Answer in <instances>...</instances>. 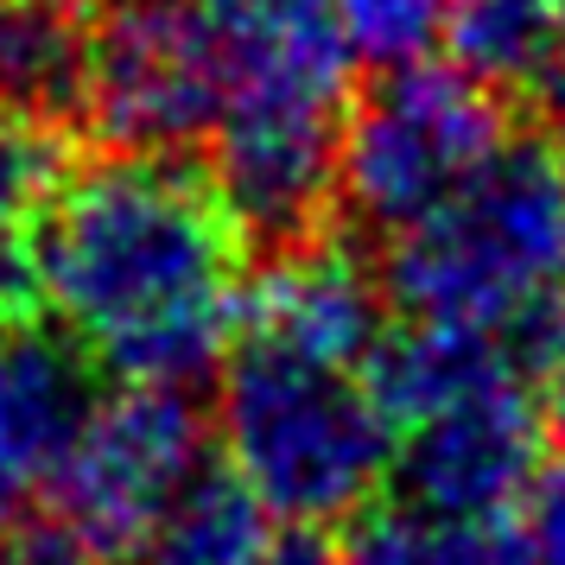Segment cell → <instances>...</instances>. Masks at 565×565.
I'll return each instance as SVG.
<instances>
[{
  "instance_id": "obj_1",
  "label": "cell",
  "mask_w": 565,
  "mask_h": 565,
  "mask_svg": "<svg viewBox=\"0 0 565 565\" xmlns=\"http://www.w3.org/2000/svg\"><path fill=\"white\" fill-rule=\"evenodd\" d=\"M32 286L115 382L198 387L248 306V230L184 153H115L64 172L32 216Z\"/></svg>"
},
{
  "instance_id": "obj_2",
  "label": "cell",
  "mask_w": 565,
  "mask_h": 565,
  "mask_svg": "<svg viewBox=\"0 0 565 565\" xmlns=\"http://www.w3.org/2000/svg\"><path fill=\"white\" fill-rule=\"evenodd\" d=\"M216 438L274 521L324 534L375 509L394 483L401 433L369 387V362L235 331L216 369Z\"/></svg>"
},
{
  "instance_id": "obj_3",
  "label": "cell",
  "mask_w": 565,
  "mask_h": 565,
  "mask_svg": "<svg viewBox=\"0 0 565 565\" xmlns=\"http://www.w3.org/2000/svg\"><path fill=\"white\" fill-rule=\"evenodd\" d=\"M382 292L401 318L509 337L565 306V172L540 147H502L438 210L387 235Z\"/></svg>"
},
{
  "instance_id": "obj_4",
  "label": "cell",
  "mask_w": 565,
  "mask_h": 565,
  "mask_svg": "<svg viewBox=\"0 0 565 565\" xmlns=\"http://www.w3.org/2000/svg\"><path fill=\"white\" fill-rule=\"evenodd\" d=\"M509 147V103L458 64H401L350 96L337 204L369 235H401Z\"/></svg>"
},
{
  "instance_id": "obj_5",
  "label": "cell",
  "mask_w": 565,
  "mask_h": 565,
  "mask_svg": "<svg viewBox=\"0 0 565 565\" xmlns=\"http://www.w3.org/2000/svg\"><path fill=\"white\" fill-rule=\"evenodd\" d=\"M204 451L210 433L191 387H166V382L96 387V401L83 407L77 433H71L52 483H45L52 521L71 527L96 559L128 565L140 534L153 527V514L204 463Z\"/></svg>"
},
{
  "instance_id": "obj_6",
  "label": "cell",
  "mask_w": 565,
  "mask_h": 565,
  "mask_svg": "<svg viewBox=\"0 0 565 565\" xmlns=\"http://www.w3.org/2000/svg\"><path fill=\"white\" fill-rule=\"evenodd\" d=\"M223 115V64L198 0L89 7L83 121L115 153H191Z\"/></svg>"
},
{
  "instance_id": "obj_7",
  "label": "cell",
  "mask_w": 565,
  "mask_h": 565,
  "mask_svg": "<svg viewBox=\"0 0 565 565\" xmlns=\"http://www.w3.org/2000/svg\"><path fill=\"white\" fill-rule=\"evenodd\" d=\"M534 382H483L419 413L394 438V489L407 509L509 521L521 495L546 470V407H534Z\"/></svg>"
},
{
  "instance_id": "obj_8",
  "label": "cell",
  "mask_w": 565,
  "mask_h": 565,
  "mask_svg": "<svg viewBox=\"0 0 565 565\" xmlns=\"http://www.w3.org/2000/svg\"><path fill=\"white\" fill-rule=\"evenodd\" d=\"M216 64L223 108H280V115H350L356 57L337 32L331 0H198Z\"/></svg>"
},
{
  "instance_id": "obj_9",
  "label": "cell",
  "mask_w": 565,
  "mask_h": 565,
  "mask_svg": "<svg viewBox=\"0 0 565 565\" xmlns=\"http://www.w3.org/2000/svg\"><path fill=\"white\" fill-rule=\"evenodd\" d=\"M242 331L311 350V356L337 362H369V350L387 331V292L382 280L350 255L343 242H292L274 255V267L248 280V306H242Z\"/></svg>"
},
{
  "instance_id": "obj_10",
  "label": "cell",
  "mask_w": 565,
  "mask_h": 565,
  "mask_svg": "<svg viewBox=\"0 0 565 565\" xmlns=\"http://www.w3.org/2000/svg\"><path fill=\"white\" fill-rule=\"evenodd\" d=\"M89 401L96 362L71 337L0 324V509L52 483Z\"/></svg>"
},
{
  "instance_id": "obj_11",
  "label": "cell",
  "mask_w": 565,
  "mask_h": 565,
  "mask_svg": "<svg viewBox=\"0 0 565 565\" xmlns=\"http://www.w3.org/2000/svg\"><path fill=\"white\" fill-rule=\"evenodd\" d=\"M438 45L502 103L553 96L565 83V0H445Z\"/></svg>"
},
{
  "instance_id": "obj_12",
  "label": "cell",
  "mask_w": 565,
  "mask_h": 565,
  "mask_svg": "<svg viewBox=\"0 0 565 565\" xmlns=\"http://www.w3.org/2000/svg\"><path fill=\"white\" fill-rule=\"evenodd\" d=\"M274 553V514L255 489L235 477L230 458H210L172 489L153 514L128 565H260Z\"/></svg>"
},
{
  "instance_id": "obj_13",
  "label": "cell",
  "mask_w": 565,
  "mask_h": 565,
  "mask_svg": "<svg viewBox=\"0 0 565 565\" xmlns=\"http://www.w3.org/2000/svg\"><path fill=\"white\" fill-rule=\"evenodd\" d=\"M89 7L83 0H0V103L39 121L83 115Z\"/></svg>"
},
{
  "instance_id": "obj_14",
  "label": "cell",
  "mask_w": 565,
  "mask_h": 565,
  "mask_svg": "<svg viewBox=\"0 0 565 565\" xmlns=\"http://www.w3.org/2000/svg\"><path fill=\"white\" fill-rule=\"evenodd\" d=\"M337 565H527V546L509 521H463L401 502L387 514H356Z\"/></svg>"
},
{
  "instance_id": "obj_15",
  "label": "cell",
  "mask_w": 565,
  "mask_h": 565,
  "mask_svg": "<svg viewBox=\"0 0 565 565\" xmlns=\"http://www.w3.org/2000/svg\"><path fill=\"white\" fill-rule=\"evenodd\" d=\"M331 13L362 71L419 64L445 39V0H331Z\"/></svg>"
},
{
  "instance_id": "obj_16",
  "label": "cell",
  "mask_w": 565,
  "mask_h": 565,
  "mask_svg": "<svg viewBox=\"0 0 565 565\" xmlns=\"http://www.w3.org/2000/svg\"><path fill=\"white\" fill-rule=\"evenodd\" d=\"M64 134L57 121H39L26 108L0 103V230H32V216L52 204L64 184Z\"/></svg>"
},
{
  "instance_id": "obj_17",
  "label": "cell",
  "mask_w": 565,
  "mask_h": 565,
  "mask_svg": "<svg viewBox=\"0 0 565 565\" xmlns=\"http://www.w3.org/2000/svg\"><path fill=\"white\" fill-rule=\"evenodd\" d=\"M521 546L527 565H565V463H546L521 495Z\"/></svg>"
},
{
  "instance_id": "obj_18",
  "label": "cell",
  "mask_w": 565,
  "mask_h": 565,
  "mask_svg": "<svg viewBox=\"0 0 565 565\" xmlns=\"http://www.w3.org/2000/svg\"><path fill=\"white\" fill-rule=\"evenodd\" d=\"M0 565H108L57 521H32L20 534H0Z\"/></svg>"
},
{
  "instance_id": "obj_19",
  "label": "cell",
  "mask_w": 565,
  "mask_h": 565,
  "mask_svg": "<svg viewBox=\"0 0 565 565\" xmlns=\"http://www.w3.org/2000/svg\"><path fill=\"white\" fill-rule=\"evenodd\" d=\"M32 306H39V286H32L26 242L13 230H0V324H20Z\"/></svg>"
},
{
  "instance_id": "obj_20",
  "label": "cell",
  "mask_w": 565,
  "mask_h": 565,
  "mask_svg": "<svg viewBox=\"0 0 565 565\" xmlns=\"http://www.w3.org/2000/svg\"><path fill=\"white\" fill-rule=\"evenodd\" d=\"M260 565H337V553H324L318 534H292V540H274V553Z\"/></svg>"
},
{
  "instance_id": "obj_21",
  "label": "cell",
  "mask_w": 565,
  "mask_h": 565,
  "mask_svg": "<svg viewBox=\"0 0 565 565\" xmlns=\"http://www.w3.org/2000/svg\"><path fill=\"white\" fill-rule=\"evenodd\" d=\"M546 438L565 451V356H559V369L546 375Z\"/></svg>"
},
{
  "instance_id": "obj_22",
  "label": "cell",
  "mask_w": 565,
  "mask_h": 565,
  "mask_svg": "<svg viewBox=\"0 0 565 565\" xmlns=\"http://www.w3.org/2000/svg\"><path fill=\"white\" fill-rule=\"evenodd\" d=\"M546 153H553V166L565 172V83H559V108H553V147H546Z\"/></svg>"
}]
</instances>
